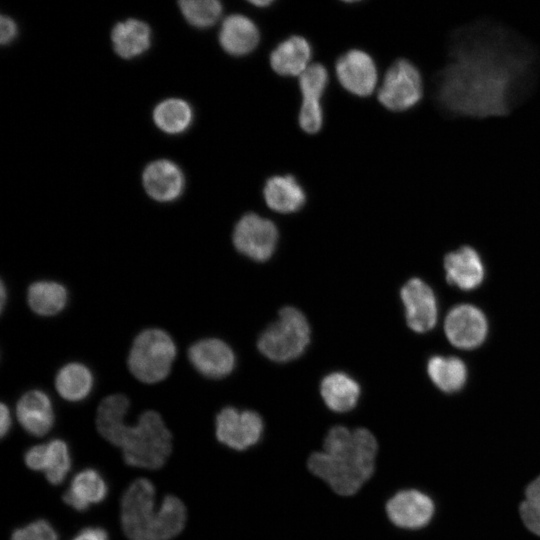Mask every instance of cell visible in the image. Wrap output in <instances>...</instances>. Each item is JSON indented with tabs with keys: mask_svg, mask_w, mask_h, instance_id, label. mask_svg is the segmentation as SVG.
Returning a JSON list of instances; mask_svg holds the SVG:
<instances>
[{
	"mask_svg": "<svg viewBox=\"0 0 540 540\" xmlns=\"http://www.w3.org/2000/svg\"><path fill=\"white\" fill-rule=\"evenodd\" d=\"M444 270L447 282L464 291L479 287L485 276L482 259L470 246L448 253L444 258Z\"/></svg>",
	"mask_w": 540,
	"mask_h": 540,
	"instance_id": "cell-15",
	"label": "cell"
},
{
	"mask_svg": "<svg viewBox=\"0 0 540 540\" xmlns=\"http://www.w3.org/2000/svg\"><path fill=\"white\" fill-rule=\"evenodd\" d=\"M427 373L435 386L445 393L459 391L467 379L466 365L454 356L431 357L427 363Z\"/></svg>",
	"mask_w": 540,
	"mask_h": 540,
	"instance_id": "cell-24",
	"label": "cell"
},
{
	"mask_svg": "<svg viewBox=\"0 0 540 540\" xmlns=\"http://www.w3.org/2000/svg\"><path fill=\"white\" fill-rule=\"evenodd\" d=\"M520 514L526 527L540 536V476L527 487Z\"/></svg>",
	"mask_w": 540,
	"mask_h": 540,
	"instance_id": "cell-32",
	"label": "cell"
},
{
	"mask_svg": "<svg viewBox=\"0 0 540 540\" xmlns=\"http://www.w3.org/2000/svg\"><path fill=\"white\" fill-rule=\"evenodd\" d=\"M298 121L304 132L308 134L319 132L323 125V109L320 100L303 99Z\"/></svg>",
	"mask_w": 540,
	"mask_h": 540,
	"instance_id": "cell-33",
	"label": "cell"
},
{
	"mask_svg": "<svg viewBox=\"0 0 540 540\" xmlns=\"http://www.w3.org/2000/svg\"><path fill=\"white\" fill-rule=\"evenodd\" d=\"M156 126L167 134H179L191 125L193 112L184 100L170 98L160 102L153 111Z\"/></svg>",
	"mask_w": 540,
	"mask_h": 540,
	"instance_id": "cell-27",
	"label": "cell"
},
{
	"mask_svg": "<svg viewBox=\"0 0 540 540\" xmlns=\"http://www.w3.org/2000/svg\"><path fill=\"white\" fill-rule=\"evenodd\" d=\"M155 487L145 478L136 479L121 500V524L130 540H157Z\"/></svg>",
	"mask_w": 540,
	"mask_h": 540,
	"instance_id": "cell-6",
	"label": "cell"
},
{
	"mask_svg": "<svg viewBox=\"0 0 540 540\" xmlns=\"http://www.w3.org/2000/svg\"><path fill=\"white\" fill-rule=\"evenodd\" d=\"M320 392L329 409L343 413L356 406L360 397V386L349 375L334 372L323 378Z\"/></svg>",
	"mask_w": 540,
	"mask_h": 540,
	"instance_id": "cell-23",
	"label": "cell"
},
{
	"mask_svg": "<svg viewBox=\"0 0 540 540\" xmlns=\"http://www.w3.org/2000/svg\"><path fill=\"white\" fill-rule=\"evenodd\" d=\"M278 230L269 219L256 213H247L236 223L233 231L235 248L255 260L269 259L277 245Z\"/></svg>",
	"mask_w": 540,
	"mask_h": 540,
	"instance_id": "cell-8",
	"label": "cell"
},
{
	"mask_svg": "<svg viewBox=\"0 0 540 540\" xmlns=\"http://www.w3.org/2000/svg\"><path fill=\"white\" fill-rule=\"evenodd\" d=\"M263 420L255 411L223 408L216 416V437L229 448L242 451L255 445L263 432Z\"/></svg>",
	"mask_w": 540,
	"mask_h": 540,
	"instance_id": "cell-9",
	"label": "cell"
},
{
	"mask_svg": "<svg viewBox=\"0 0 540 540\" xmlns=\"http://www.w3.org/2000/svg\"><path fill=\"white\" fill-rule=\"evenodd\" d=\"M423 94L420 70L410 60L399 58L386 71L378 90V100L390 111L403 112L416 106Z\"/></svg>",
	"mask_w": 540,
	"mask_h": 540,
	"instance_id": "cell-7",
	"label": "cell"
},
{
	"mask_svg": "<svg viewBox=\"0 0 540 540\" xmlns=\"http://www.w3.org/2000/svg\"><path fill=\"white\" fill-rule=\"evenodd\" d=\"M12 420L9 408L2 403L0 406V434L4 437L11 428Z\"/></svg>",
	"mask_w": 540,
	"mask_h": 540,
	"instance_id": "cell-38",
	"label": "cell"
},
{
	"mask_svg": "<svg viewBox=\"0 0 540 540\" xmlns=\"http://www.w3.org/2000/svg\"><path fill=\"white\" fill-rule=\"evenodd\" d=\"M1 36L0 41L3 45L9 44L14 40L17 34V25L13 19L2 15L0 21Z\"/></svg>",
	"mask_w": 540,
	"mask_h": 540,
	"instance_id": "cell-36",
	"label": "cell"
},
{
	"mask_svg": "<svg viewBox=\"0 0 540 540\" xmlns=\"http://www.w3.org/2000/svg\"><path fill=\"white\" fill-rule=\"evenodd\" d=\"M176 356V346L164 330L151 328L135 338L128 356L131 373L141 382L157 383L165 379Z\"/></svg>",
	"mask_w": 540,
	"mask_h": 540,
	"instance_id": "cell-5",
	"label": "cell"
},
{
	"mask_svg": "<svg viewBox=\"0 0 540 540\" xmlns=\"http://www.w3.org/2000/svg\"><path fill=\"white\" fill-rule=\"evenodd\" d=\"M310 341V326L304 314L294 307H284L278 318L258 339L260 352L275 362L298 358Z\"/></svg>",
	"mask_w": 540,
	"mask_h": 540,
	"instance_id": "cell-4",
	"label": "cell"
},
{
	"mask_svg": "<svg viewBox=\"0 0 540 540\" xmlns=\"http://www.w3.org/2000/svg\"><path fill=\"white\" fill-rule=\"evenodd\" d=\"M93 387L91 371L83 364L72 362L64 365L55 378V388L65 400L76 402L85 399Z\"/></svg>",
	"mask_w": 540,
	"mask_h": 540,
	"instance_id": "cell-26",
	"label": "cell"
},
{
	"mask_svg": "<svg viewBox=\"0 0 540 540\" xmlns=\"http://www.w3.org/2000/svg\"><path fill=\"white\" fill-rule=\"evenodd\" d=\"M408 326L417 333L434 328L438 319V306L432 288L419 278H412L401 289Z\"/></svg>",
	"mask_w": 540,
	"mask_h": 540,
	"instance_id": "cell-12",
	"label": "cell"
},
{
	"mask_svg": "<svg viewBox=\"0 0 540 540\" xmlns=\"http://www.w3.org/2000/svg\"><path fill=\"white\" fill-rule=\"evenodd\" d=\"M250 3L254 6L262 8V7H267L271 5L273 2L270 0H255V1H250Z\"/></svg>",
	"mask_w": 540,
	"mask_h": 540,
	"instance_id": "cell-40",
	"label": "cell"
},
{
	"mask_svg": "<svg viewBox=\"0 0 540 540\" xmlns=\"http://www.w3.org/2000/svg\"><path fill=\"white\" fill-rule=\"evenodd\" d=\"M188 358L200 374L214 379L227 376L235 365L232 349L216 338L202 339L191 345Z\"/></svg>",
	"mask_w": 540,
	"mask_h": 540,
	"instance_id": "cell-14",
	"label": "cell"
},
{
	"mask_svg": "<svg viewBox=\"0 0 540 540\" xmlns=\"http://www.w3.org/2000/svg\"><path fill=\"white\" fill-rule=\"evenodd\" d=\"M433 511L432 500L417 490L400 491L386 504L389 520L401 528L416 529L425 526Z\"/></svg>",
	"mask_w": 540,
	"mask_h": 540,
	"instance_id": "cell-13",
	"label": "cell"
},
{
	"mask_svg": "<svg viewBox=\"0 0 540 540\" xmlns=\"http://www.w3.org/2000/svg\"><path fill=\"white\" fill-rule=\"evenodd\" d=\"M11 540H58V534L48 521L40 519L15 529Z\"/></svg>",
	"mask_w": 540,
	"mask_h": 540,
	"instance_id": "cell-34",
	"label": "cell"
},
{
	"mask_svg": "<svg viewBox=\"0 0 540 540\" xmlns=\"http://www.w3.org/2000/svg\"><path fill=\"white\" fill-rule=\"evenodd\" d=\"M539 67L537 49L519 33L478 20L450 33L431 96L447 117L505 116L530 96Z\"/></svg>",
	"mask_w": 540,
	"mask_h": 540,
	"instance_id": "cell-1",
	"label": "cell"
},
{
	"mask_svg": "<svg viewBox=\"0 0 540 540\" xmlns=\"http://www.w3.org/2000/svg\"><path fill=\"white\" fill-rule=\"evenodd\" d=\"M108 487L101 474L94 469L78 472L63 494L64 502L77 511H85L89 505L101 503L107 496Z\"/></svg>",
	"mask_w": 540,
	"mask_h": 540,
	"instance_id": "cell-21",
	"label": "cell"
},
{
	"mask_svg": "<svg viewBox=\"0 0 540 540\" xmlns=\"http://www.w3.org/2000/svg\"><path fill=\"white\" fill-rule=\"evenodd\" d=\"M48 461L45 477L52 485L61 484L71 468V457L67 444L60 439H54L47 444Z\"/></svg>",
	"mask_w": 540,
	"mask_h": 540,
	"instance_id": "cell-30",
	"label": "cell"
},
{
	"mask_svg": "<svg viewBox=\"0 0 540 540\" xmlns=\"http://www.w3.org/2000/svg\"><path fill=\"white\" fill-rule=\"evenodd\" d=\"M263 195L267 206L278 213H293L306 201L303 187L292 175H275L264 186Z\"/></svg>",
	"mask_w": 540,
	"mask_h": 540,
	"instance_id": "cell-20",
	"label": "cell"
},
{
	"mask_svg": "<svg viewBox=\"0 0 540 540\" xmlns=\"http://www.w3.org/2000/svg\"><path fill=\"white\" fill-rule=\"evenodd\" d=\"M336 75L344 89L360 97L371 95L377 84L378 72L372 57L360 49H351L336 62Z\"/></svg>",
	"mask_w": 540,
	"mask_h": 540,
	"instance_id": "cell-11",
	"label": "cell"
},
{
	"mask_svg": "<svg viewBox=\"0 0 540 540\" xmlns=\"http://www.w3.org/2000/svg\"><path fill=\"white\" fill-rule=\"evenodd\" d=\"M143 186L147 194L159 202L176 200L184 189V175L170 160L151 162L143 172Z\"/></svg>",
	"mask_w": 540,
	"mask_h": 540,
	"instance_id": "cell-16",
	"label": "cell"
},
{
	"mask_svg": "<svg viewBox=\"0 0 540 540\" xmlns=\"http://www.w3.org/2000/svg\"><path fill=\"white\" fill-rule=\"evenodd\" d=\"M27 467L34 471H44L48 461L47 444H39L29 448L24 456Z\"/></svg>",
	"mask_w": 540,
	"mask_h": 540,
	"instance_id": "cell-35",
	"label": "cell"
},
{
	"mask_svg": "<svg viewBox=\"0 0 540 540\" xmlns=\"http://www.w3.org/2000/svg\"><path fill=\"white\" fill-rule=\"evenodd\" d=\"M328 84V72L320 63L310 64L299 76L303 99L320 100Z\"/></svg>",
	"mask_w": 540,
	"mask_h": 540,
	"instance_id": "cell-31",
	"label": "cell"
},
{
	"mask_svg": "<svg viewBox=\"0 0 540 540\" xmlns=\"http://www.w3.org/2000/svg\"><path fill=\"white\" fill-rule=\"evenodd\" d=\"M68 293L66 288L55 281H36L27 291L30 308L38 315L53 316L66 306Z\"/></svg>",
	"mask_w": 540,
	"mask_h": 540,
	"instance_id": "cell-25",
	"label": "cell"
},
{
	"mask_svg": "<svg viewBox=\"0 0 540 540\" xmlns=\"http://www.w3.org/2000/svg\"><path fill=\"white\" fill-rule=\"evenodd\" d=\"M178 4L187 22L197 28L214 25L223 11L222 3L218 0H182Z\"/></svg>",
	"mask_w": 540,
	"mask_h": 540,
	"instance_id": "cell-29",
	"label": "cell"
},
{
	"mask_svg": "<svg viewBox=\"0 0 540 540\" xmlns=\"http://www.w3.org/2000/svg\"><path fill=\"white\" fill-rule=\"evenodd\" d=\"M126 414L107 412L96 418L99 433L122 449L126 464L139 468L159 469L172 451V435L159 413H142L135 426L124 423Z\"/></svg>",
	"mask_w": 540,
	"mask_h": 540,
	"instance_id": "cell-3",
	"label": "cell"
},
{
	"mask_svg": "<svg viewBox=\"0 0 540 540\" xmlns=\"http://www.w3.org/2000/svg\"><path fill=\"white\" fill-rule=\"evenodd\" d=\"M72 540H109L107 532L99 527L81 530Z\"/></svg>",
	"mask_w": 540,
	"mask_h": 540,
	"instance_id": "cell-37",
	"label": "cell"
},
{
	"mask_svg": "<svg viewBox=\"0 0 540 540\" xmlns=\"http://www.w3.org/2000/svg\"><path fill=\"white\" fill-rule=\"evenodd\" d=\"M6 298H7V292H6V287L3 283V281L1 282V287H0V305H1V311H3L4 309V306L6 304Z\"/></svg>",
	"mask_w": 540,
	"mask_h": 540,
	"instance_id": "cell-39",
	"label": "cell"
},
{
	"mask_svg": "<svg viewBox=\"0 0 540 540\" xmlns=\"http://www.w3.org/2000/svg\"><path fill=\"white\" fill-rule=\"evenodd\" d=\"M186 516L183 502L176 496L166 495L157 511V540H170L179 535L184 529Z\"/></svg>",
	"mask_w": 540,
	"mask_h": 540,
	"instance_id": "cell-28",
	"label": "cell"
},
{
	"mask_svg": "<svg viewBox=\"0 0 540 540\" xmlns=\"http://www.w3.org/2000/svg\"><path fill=\"white\" fill-rule=\"evenodd\" d=\"M444 332L456 348L471 350L479 347L488 334L485 314L471 304L454 306L444 320Z\"/></svg>",
	"mask_w": 540,
	"mask_h": 540,
	"instance_id": "cell-10",
	"label": "cell"
},
{
	"mask_svg": "<svg viewBox=\"0 0 540 540\" xmlns=\"http://www.w3.org/2000/svg\"><path fill=\"white\" fill-rule=\"evenodd\" d=\"M111 39L117 55L130 59L143 54L150 47L151 30L145 22L131 18L113 27Z\"/></svg>",
	"mask_w": 540,
	"mask_h": 540,
	"instance_id": "cell-22",
	"label": "cell"
},
{
	"mask_svg": "<svg viewBox=\"0 0 540 540\" xmlns=\"http://www.w3.org/2000/svg\"><path fill=\"white\" fill-rule=\"evenodd\" d=\"M311 45L294 35L280 42L270 54L271 68L281 76H300L311 64Z\"/></svg>",
	"mask_w": 540,
	"mask_h": 540,
	"instance_id": "cell-19",
	"label": "cell"
},
{
	"mask_svg": "<svg viewBox=\"0 0 540 540\" xmlns=\"http://www.w3.org/2000/svg\"><path fill=\"white\" fill-rule=\"evenodd\" d=\"M260 41L257 25L247 16L232 14L224 19L219 31L222 49L232 56L251 53Z\"/></svg>",
	"mask_w": 540,
	"mask_h": 540,
	"instance_id": "cell-18",
	"label": "cell"
},
{
	"mask_svg": "<svg viewBox=\"0 0 540 540\" xmlns=\"http://www.w3.org/2000/svg\"><path fill=\"white\" fill-rule=\"evenodd\" d=\"M20 425L30 435H46L54 425L55 415L49 396L40 390L23 394L16 405Z\"/></svg>",
	"mask_w": 540,
	"mask_h": 540,
	"instance_id": "cell-17",
	"label": "cell"
},
{
	"mask_svg": "<svg viewBox=\"0 0 540 540\" xmlns=\"http://www.w3.org/2000/svg\"><path fill=\"white\" fill-rule=\"evenodd\" d=\"M377 451V440L368 429L338 425L328 431L323 450L312 453L307 466L336 494L352 496L372 477Z\"/></svg>",
	"mask_w": 540,
	"mask_h": 540,
	"instance_id": "cell-2",
	"label": "cell"
}]
</instances>
